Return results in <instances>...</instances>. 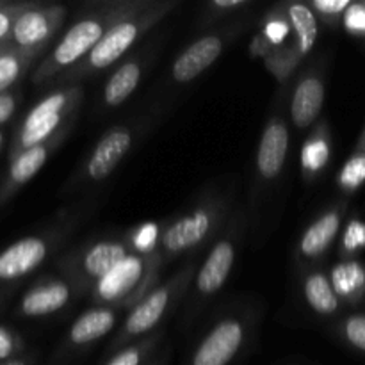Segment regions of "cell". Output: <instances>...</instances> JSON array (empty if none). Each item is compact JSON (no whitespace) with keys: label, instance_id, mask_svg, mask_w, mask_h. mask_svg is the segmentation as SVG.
<instances>
[{"label":"cell","instance_id":"7","mask_svg":"<svg viewBox=\"0 0 365 365\" xmlns=\"http://www.w3.org/2000/svg\"><path fill=\"white\" fill-rule=\"evenodd\" d=\"M63 241L59 228H46L16 239L0 252V294L39 269Z\"/></svg>","mask_w":365,"mask_h":365},{"label":"cell","instance_id":"40","mask_svg":"<svg viewBox=\"0 0 365 365\" xmlns=\"http://www.w3.org/2000/svg\"><path fill=\"white\" fill-rule=\"evenodd\" d=\"M0 365H36V356L34 355H21L18 359L7 360V362H2Z\"/></svg>","mask_w":365,"mask_h":365},{"label":"cell","instance_id":"21","mask_svg":"<svg viewBox=\"0 0 365 365\" xmlns=\"http://www.w3.org/2000/svg\"><path fill=\"white\" fill-rule=\"evenodd\" d=\"M328 277L341 302L355 305L365 299V264L360 260H341L331 267Z\"/></svg>","mask_w":365,"mask_h":365},{"label":"cell","instance_id":"41","mask_svg":"<svg viewBox=\"0 0 365 365\" xmlns=\"http://www.w3.org/2000/svg\"><path fill=\"white\" fill-rule=\"evenodd\" d=\"M355 150H359V152H365V127H364L362 134H360L359 143H356V148Z\"/></svg>","mask_w":365,"mask_h":365},{"label":"cell","instance_id":"20","mask_svg":"<svg viewBox=\"0 0 365 365\" xmlns=\"http://www.w3.org/2000/svg\"><path fill=\"white\" fill-rule=\"evenodd\" d=\"M331 159V134L327 120H319L314 125L312 132L305 139L299 153V166H302L303 178L307 182H314Z\"/></svg>","mask_w":365,"mask_h":365},{"label":"cell","instance_id":"13","mask_svg":"<svg viewBox=\"0 0 365 365\" xmlns=\"http://www.w3.org/2000/svg\"><path fill=\"white\" fill-rule=\"evenodd\" d=\"M132 146H134V130L128 125H116L107 130L86 159L82 180L103 182L109 178L121 160L128 155Z\"/></svg>","mask_w":365,"mask_h":365},{"label":"cell","instance_id":"1","mask_svg":"<svg viewBox=\"0 0 365 365\" xmlns=\"http://www.w3.org/2000/svg\"><path fill=\"white\" fill-rule=\"evenodd\" d=\"M150 0H135V2H109L100 6L95 13L78 18L70 29L63 34V38L56 43L52 52L39 63L32 73V84L45 86L56 82L64 73L77 66L100 41L103 36L132 16L148 4Z\"/></svg>","mask_w":365,"mask_h":365},{"label":"cell","instance_id":"27","mask_svg":"<svg viewBox=\"0 0 365 365\" xmlns=\"http://www.w3.org/2000/svg\"><path fill=\"white\" fill-rule=\"evenodd\" d=\"M303 56L299 53L298 46L294 45H282L277 46L267 57H264V64L269 70V73L277 78L280 84H285L289 78L294 75L302 63Z\"/></svg>","mask_w":365,"mask_h":365},{"label":"cell","instance_id":"12","mask_svg":"<svg viewBox=\"0 0 365 365\" xmlns=\"http://www.w3.org/2000/svg\"><path fill=\"white\" fill-rule=\"evenodd\" d=\"M71 127H73V123L68 125L66 128H63L59 134L53 135V138L48 139L46 143L32 146V148L25 150L20 155L14 157L13 160H9V168H7L6 177L0 182V207H4L7 202H11L13 196L41 171V168L45 166L46 160L50 159V155H52V153L63 145L64 139L68 138Z\"/></svg>","mask_w":365,"mask_h":365},{"label":"cell","instance_id":"45","mask_svg":"<svg viewBox=\"0 0 365 365\" xmlns=\"http://www.w3.org/2000/svg\"><path fill=\"white\" fill-rule=\"evenodd\" d=\"M7 4H9V2H7V0H0V7H4V6H7Z\"/></svg>","mask_w":365,"mask_h":365},{"label":"cell","instance_id":"28","mask_svg":"<svg viewBox=\"0 0 365 365\" xmlns=\"http://www.w3.org/2000/svg\"><path fill=\"white\" fill-rule=\"evenodd\" d=\"M163 225L155 223V221H146V223L138 225L127 235V242L132 253H138L143 257L155 255L160 245V237H163Z\"/></svg>","mask_w":365,"mask_h":365},{"label":"cell","instance_id":"5","mask_svg":"<svg viewBox=\"0 0 365 365\" xmlns=\"http://www.w3.org/2000/svg\"><path fill=\"white\" fill-rule=\"evenodd\" d=\"M191 280L192 266H187L178 271L166 284L153 287L141 302L132 307L127 319L123 321L120 331L113 339L109 348L114 349V351H120L125 346L148 337L150 331L159 327V323L166 316L168 310L173 307V303L178 298H182V294L187 291Z\"/></svg>","mask_w":365,"mask_h":365},{"label":"cell","instance_id":"19","mask_svg":"<svg viewBox=\"0 0 365 365\" xmlns=\"http://www.w3.org/2000/svg\"><path fill=\"white\" fill-rule=\"evenodd\" d=\"M225 48L221 34H207L192 41L171 66V77L178 84H187L212 66Z\"/></svg>","mask_w":365,"mask_h":365},{"label":"cell","instance_id":"32","mask_svg":"<svg viewBox=\"0 0 365 365\" xmlns=\"http://www.w3.org/2000/svg\"><path fill=\"white\" fill-rule=\"evenodd\" d=\"M36 4L38 2H9L7 6L0 7V45H6L9 41L18 18Z\"/></svg>","mask_w":365,"mask_h":365},{"label":"cell","instance_id":"30","mask_svg":"<svg viewBox=\"0 0 365 365\" xmlns=\"http://www.w3.org/2000/svg\"><path fill=\"white\" fill-rule=\"evenodd\" d=\"M365 250V221L360 217H351L344 227L341 235V245H339V253L342 260L353 259Z\"/></svg>","mask_w":365,"mask_h":365},{"label":"cell","instance_id":"8","mask_svg":"<svg viewBox=\"0 0 365 365\" xmlns=\"http://www.w3.org/2000/svg\"><path fill=\"white\" fill-rule=\"evenodd\" d=\"M130 253L132 250L127 239L125 241L100 239V241L82 246V248L75 250L71 255L64 257L59 262V267L71 287L75 285L78 287V291H82V289H93V285L100 278H103L118 264L123 262Z\"/></svg>","mask_w":365,"mask_h":365},{"label":"cell","instance_id":"11","mask_svg":"<svg viewBox=\"0 0 365 365\" xmlns=\"http://www.w3.org/2000/svg\"><path fill=\"white\" fill-rule=\"evenodd\" d=\"M245 342V321L239 317H225L202 339L187 365H230L237 359Z\"/></svg>","mask_w":365,"mask_h":365},{"label":"cell","instance_id":"22","mask_svg":"<svg viewBox=\"0 0 365 365\" xmlns=\"http://www.w3.org/2000/svg\"><path fill=\"white\" fill-rule=\"evenodd\" d=\"M141 75V59L134 57V59H128L125 63H121L114 70V73L110 75L109 81L106 82V88H103V103L107 107H118L127 102L132 93L138 89Z\"/></svg>","mask_w":365,"mask_h":365},{"label":"cell","instance_id":"39","mask_svg":"<svg viewBox=\"0 0 365 365\" xmlns=\"http://www.w3.org/2000/svg\"><path fill=\"white\" fill-rule=\"evenodd\" d=\"M250 0H214L210 2V7L217 11H230V9H241V7L248 6Z\"/></svg>","mask_w":365,"mask_h":365},{"label":"cell","instance_id":"46","mask_svg":"<svg viewBox=\"0 0 365 365\" xmlns=\"http://www.w3.org/2000/svg\"><path fill=\"white\" fill-rule=\"evenodd\" d=\"M6 46H9V45H7V43H6V45H0V52H2V50L6 48Z\"/></svg>","mask_w":365,"mask_h":365},{"label":"cell","instance_id":"18","mask_svg":"<svg viewBox=\"0 0 365 365\" xmlns=\"http://www.w3.org/2000/svg\"><path fill=\"white\" fill-rule=\"evenodd\" d=\"M289 152V128L280 116L267 120L257 148V173L262 180H274L282 173Z\"/></svg>","mask_w":365,"mask_h":365},{"label":"cell","instance_id":"14","mask_svg":"<svg viewBox=\"0 0 365 365\" xmlns=\"http://www.w3.org/2000/svg\"><path fill=\"white\" fill-rule=\"evenodd\" d=\"M73 296L70 282L61 278H43L21 294L14 307V316L21 319H41L61 312Z\"/></svg>","mask_w":365,"mask_h":365},{"label":"cell","instance_id":"44","mask_svg":"<svg viewBox=\"0 0 365 365\" xmlns=\"http://www.w3.org/2000/svg\"><path fill=\"white\" fill-rule=\"evenodd\" d=\"M4 303H6V294H0V312H2Z\"/></svg>","mask_w":365,"mask_h":365},{"label":"cell","instance_id":"26","mask_svg":"<svg viewBox=\"0 0 365 365\" xmlns=\"http://www.w3.org/2000/svg\"><path fill=\"white\" fill-rule=\"evenodd\" d=\"M160 339H163V334H152L141 341L132 342L114 353L106 365H148L155 359V349Z\"/></svg>","mask_w":365,"mask_h":365},{"label":"cell","instance_id":"15","mask_svg":"<svg viewBox=\"0 0 365 365\" xmlns=\"http://www.w3.org/2000/svg\"><path fill=\"white\" fill-rule=\"evenodd\" d=\"M346 203H335L334 207L321 212L312 223L307 227L298 241V259L303 262H316L328 250L331 248L341 234L342 221H344Z\"/></svg>","mask_w":365,"mask_h":365},{"label":"cell","instance_id":"24","mask_svg":"<svg viewBox=\"0 0 365 365\" xmlns=\"http://www.w3.org/2000/svg\"><path fill=\"white\" fill-rule=\"evenodd\" d=\"M39 53L6 46L0 52V95L16 89L21 78L27 75L32 64L39 59Z\"/></svg>","mask_w":365,"mask_h":365},{"label":"cell","instance_id":"9","mask_svg":"<svg viewBox=\"0 0 365 365\" xmlns=\"http://www.w3.org/2000/svg\"><path fill=\"white\" fill-rule=\"evenodd\" d=\"M66 14L64 6H43L38 2L18 18L7 45L41 56L59 34Z\"/></svg>","mask_w":365,"mask_h":365},{"label":"cell","instance_id":"35","mask_svg":"<svg viewBox=\"0 0 365 365\" xmlns=\"http://www.w3.org/2000/svg\"><path fill=\"white\" fill-rule=\"evenodd\" d=\"M342 25L349 34L365 36V2H353L342 16Z\"/></svg>","mask_w":365,"mask_h":365},{"label":"cell","instance_id":"31","mask_svg":"<svg viewBox=\"0 0 365 365\" xmlns=\"http://www.w3.org/2000/svg\"><path fill=\"white\" fill-rule=\"evenodd\" d=\"M341 339L355 351L365 355V314H351L339 324Z\"/></svg>","mask_w":365,"mask_h":365},{"label":"cell","instance_id":"16","mask_svg":"<svg viewBox=\"0 0 365 365\" xmlns=\"http://www.w3.org/2000/svg\"><path fill=\"white\" fill-rule=\"evenodd\" d=\"M235 259H237V241L234 235H225L217 239L196 274V292L207 298L221 291L234 269Z\"/></svg>","mask_w":365,"mask_h":365},{"label":"cell","instance_id":"17","mask_svg":"<svg viewBox=\"0 0 365 365\" xmlns=\"http://www.w3.org/2000/svg\"><path fill=\"white\" fill-rule=\"evenodd\" d=\"M327 98L323 75L316 70H307L296 82L291 98V120L298 130L314 127L319 120Z\"/></svg>","mask_w":365,"mask_h":365},{"label":"cell","instance_id":"3","mask_svg":"<svg viewBox=\"0 0 365 365\" xmlns=\"http://www.w3.org/2000/svg\"><path fill=\"white\" fill-rule=\"evenodd\" d=\"M82 100L84 88L78 84L63 86L50 91L20 121L11 139L7 159L13 160L25 150L46 143L68 125L73 123L75 113Z\"/></svg>","mask_w":365,"mask_h":365},{"label":"cell","instance_id":"33","mask_svg":"<svg viewBox=\"0 0 365 365\" xmlns=\"http://www.w3.org/2000/svg\"><path fill=\"white\" fill-rule=\"evenodd\" d=\"M25 341L20 334L11 330L9 327L0 324V364L7 360L18 359L24 355Z\"/></svg>","mask_w":365,"mask_h":365},{"label":"cell","instance_id":"36","mask_svg":"<svg viewBox=\"0 0 365 365\" xmlns=\"http://www.w3.org/2000/svg\"><path fill=\"white\" fill-rule=\"evenodd\" d=\"M289 29H291V24H289V21H285L284 18H269L266 24V27H264L262 34L266 36V38L269 39L271 45L277 48V46L284 45V39L287 38Z\"/></svg>","mask_w":365,"mask_h":365},{"label":"cell","instance_id":"6","mask_svg":"<svg viewBox=\"0 0 365 365\" xmlns=\"http://www.w3.org/2000/svg\"><path fill=\"white\" fill-rule=\"evenodd\" d=\"M225 216L223 200H207L164 227L155 257L163 266L168 259L192 252L209 241Z\"/></svg>","mask_w":365,"mask_h":365},{"label":"cell","instance_id":"42","mask_svg":"<svg viewBox=\"0 0 365 365\" xmlns=\"http://www.w3.org/2000/svg\"><path fill=\"white\" fill-rule=\"evenodd\" d=\"M148 365H166V362H164V359H153Z\"/></svg>","mask_w":365,"mask_h":365},{"label":"cell","instance_id":"38","mask_svg":"<svg viewBox=\"0 0 365 365\" xmlns=\"http://www.w3.org/2000/svg\"><path fill=\"white\" fill-rule=\"evenodd\" d=\"M274 50V46L271 45L269 39L266 38V36L260 32V34H257L255 38L252 39V45H250V53H252L253 57H267L271 52Z\"/></svg>","mask_w":365,"mask_h":365},{"label":"cell","instance_id":"10","mask_svg":"<svg viewBox=\"0 0 365 365\" xmlns=\"http://www.w3.org/2000/svg\"><path fill=\"white\" fill-rule=\"evenodd\" d=\"M120 307L96 305L93 309L82 312L77 319L71 323L66 337L61 342L59 349L53 353L50 365H64L70 362L77 353L89 348L96 341L106 337L107 334L116 328Z\"/></svg>","mask_w":365,"mask_h":365},{"label":"cell","instance_id":"34","mask_svg":"<svg viewBox=\"0 0 365 365\" xmlns=\"http://www.w3.org/2000/svg\"><path fill=\"white\" fill-rule=\"evenodd\" d=\"M351 4L353 2H349V0H314L310 7L316 13V16L319 14L324 21L335 24V21L344 16V13Z\"/></svg>","mask_w":365,"mask_h":365},{"label":"cell","instance_id":"2","mask_svg":"<svg viewBox=\"0 0 365 365\" xmlns=\"http://www.w3.org/2000/svg\"><path fill=\"white\" fill-rule=\"evenodd\" d=\"M178 2L175 0H163V2H148L141 11H138L132 16L125 18L118 25H114L109 32L102 38V41L81 61L75 68H71L68 73L56 81L57 86H75L82 78H88L91 75L100 73L113 66L114 63L121 59L150 29L164 20Z\"/></svg>","mask_w":365,"mask_h":365},{"label":"cell","instance_id":"23","mask_svg":"<svg viewBox=\"0 0 365 365\" xmlns=\"http://www.w3.org/2000/svg\"><path fill=\"white\" fill-rule=\"evenodd\" d=\"M305 302L317 316H335L341 309V299L331 287L330 277L323 271H310L303 282Z\"/></svg>","mask_w":365,"mask_h":365},{"label":"cell","instance_id":"37","mask_svg":"<svg viewBox=\"0 0 365 365\" xmlns=\"http://www.w3.org/2000/svg\"><path fill=\"white\" fill-rule=\"evenodd\" d=\"M21 102V91L20 89H13L4 95H0V128L14 116L18 106Z\"/></svg>","mask_w":365,"mask_h":365},{"label":"cell","instance_id":"4","mask_svg":"<svg viewBox=\"0 0 365 365\" xmlns=\"http://www.w3.org/2000/svg\"><path fill=\"white\" fill-rule=\"evenodd\" d=\"M160 262L155 255L143 257L130 253L123 262L100 278L91 289V299L96 305L106 307H134L141 302L153 287Z\"/></svg>","mask_w":365,"mask_h":365},{"label":"cell","instance_id":"25","mask_svg":"<svg viewBox=\"0 0 365 365\" xmlns=\"http://www.w3.org/2000/svg\"><path fill=\"white\" fill-rule=\"evenodd\" d=\"M287 20L296 36V46L303 57L310 53L316 46L317 36H319V24L312 7L307 4H291L287 7Z\"/></svg>","mask_w":365,"mask_h":365},{"label":"cell","instance_id":"43","mask_svg":"<svg viewBox=\"0 0 365 365\" xmlns=\"http://www.w3.org/2000/svg\"><path fill=\"white\" fill-rule=\"evenodd\" d=\"M4 138H6V134H4V130L0 128V150H2V145H4Z\"/></svg>","mask_w":365,"mask_h":365},{"label":"cell","instance_id":"29","mask_svg":"<svg viewBox=\"0 0 365 365\" xmlns=\"http://www.w3.org/2000/svg\"><path fill=\"white\" fill-rule=\"evenodd\" d=\"M365 184V152H355L351 153L348 160L344 163V166L341 168V171L337 173V185L341 191H344L346 195H353V192L359 191L360 187Z\"/></svg>","mask_w":365,"mask_h":365}]
</instances>
